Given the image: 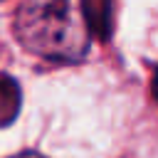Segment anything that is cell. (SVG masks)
Listing matches in <instances>:
<instances>
[{
  "mask_svg": "<svg viewBox=\"0 0 158 158\" xmlns=\"http://www.w3.org/2000/svg\"><path fill=\"white\" fill-rule=\"evenodd\" d=\"M12 158H44V156L35 153V151H25V153H17V156H12Z\"/></svg>",
  "mask_w": 158,
  "mask_h": 158,
  "instance_id": "obj_5",
  "label": "cell"
},
{
  "mask_svg": "<svg viewBox=\"0 0 158 158\" xmlns=\"http://www.w3.org/2000/svg\"><path fill=\"white\" fill-rule=\"evenodd\" d=\"M12 25L17 42L40 59L72 64L89 54L91 27L81 0H22Z\"/></svg>",
  "mask_w": 158,
  "mask_h": 158,
  "instance_id": "obj_1",
  "label": "cell"
},
{
  "mask_svg": "<svg viewBox=\"0 0 158 158\" xmlns=\"http://www.w3.org/2000/svg\"><path fill=\"white\" fill-rule=\"evenodd\" d=\"M81 10L91 32L99 37L111 35V0H81Z\"/></svg>",
  "mask_w": 158,
  "mask_h": 158,
  "instance_id": "obj_3",
  "label": "cell"
},
{
  "mask_svg": "<svg viewBox=\"0 0 158 158\" xmlns=\"http://www.w3.org/2000/svg\"><path fill=\"white\" fill-rule=\"evenodd\" d=\"M20 104H22V91H20L17 79L0 72V128L10 126L17 118Z\"/></svg>",
  "mask_w": 158,
  "mask_h": 158,
  "instance_id": "obj_2",
  "label": "cell"
},
{
  "mask_svg": "<svg viewBox=\"0 0 158 158\" xmlns=\"http://www.w3.org/2000/svg\"><path fill=\"white\" fill-rule=\"evenodd\" d=\"M151 91H153V99H156V104H158V67H156L153 79H151Z\"/></svg>",
  "mask_w": 158,
  "mask_h": 158,
  "instance_id": "obj_4",
  "label": "cell"
}]
</instances>
